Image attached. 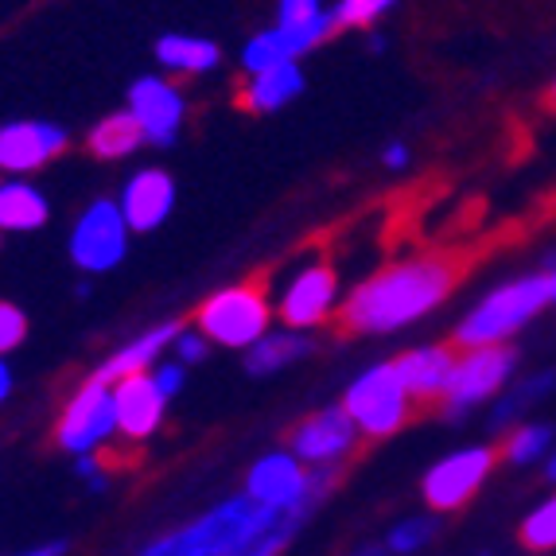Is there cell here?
<instances>
[{
  "label": "cell",
  "instance_id": "obj_39",
  "mask_svg": "<svg viewBox=\"0 0 556 556\" xmlns=\"http://www.w3.org/2000/svg\"><path fill=\"white\" fill-rule=\"evenodd\" d=\"M548 105L556 110V83H553V90H548Z\"/></svg>",
  "mask_w": 556,
  "mask_h": 556
},
{
  "label": "cell",
  "instance_id": "obj_24",
  "mask_svg": "<svg viewBox=\"0 0 556 556\" xmlns=\"http://www.w3.org/2000/svg\"><path fill=\"white\" fill-rule=\"evenodd\" d=\"M86 144H90V152L98 160H117V156L137 152L140 144H144V132H140L137 117L125 110V113H110L105 121H98L93 132L86 137Z\"/></svg>",
  "mask_w": 556,
  "mask_h": 556
},
{
  "label": "cell",
  "instance_id": "obj_15",
  "mask_svg": "<svg viewBox=\"0 0 556 556\" xmlns=\"http://www.w3.org/2000/svg\"><path fill=\"white\" fill-rule=\"evenodd\" d=\"M172 206H176V184H172V176L160 172V167L137 172V176L125 184V191H121V214H125L129 230H137V233L160 230L164 218L172 214Z\"/></svg>",
  "mask_w": 556,
  "mask_h": 556
},
{
  "label": "cell",
  "instance_id": "obj_34",
  "mask_svg": "<svg viewBox=\"0 0 556 556\" xmlns=\"http://www.w3.org/2000/svg\"><path fill=\"white\" fill-rule=\"evenodd\" d=\"M66 545L63 541H51V545H36V548H24V553H0V556H63Z\"/></svg>",
  "mask_w": 556,
  "mask_h": 556
},
{
  "label": "cell",
  "instance_id": "obj_5",
  "mask_svg": "<svg viewBox=\"0 0 556 556\" xmlns=\"http://www.w3.org/2000/svg\"><path fill=\"white\" fill-rule=\"evenodd\" d=\"M413 405L417 401L408 397V390L401 386L393 362H381L362 378H354L343 397V408L351 413L358 432L370 440H386L393 432H401L408 425V417H413Z\"/></svg>",
  "mask_w": 556,
  "mask_h": 556
},
{
  "label": "cell",
  "instance_id": "obj_22",
  "mask_svg": "<svg viewBox=\"0 0 556 556\" xmlns=\"http://www.w3.org/2000/svg\"><path fill=\"white\" fill-rule=\"evenodd\" d=\"M223 59L218 43L199 36H160L156 39V63L167 66V71H179V75H203V71H214Z\"/></svg>",
  "mask_w": 556,
  "mask_h": 556
},
{
  "label": "cell",
  "instance_id": "obj_37",
  "mask_svg": "<svg viewBox=\"0 0 556 556\" xmlns=\"http://www.w3.org/2000/svg\"><path fill=\"white\" fill-rule=\"evenodd\" d=\"M354 556H393L390 548H358Z\"/></svg>",
  "mask_w": 556,
  "mask_h": 556
},
{
  "label": "cell",
  "instance_id": "obj_19",
  "mask_svg": "<svg viewBox=\"0 0 556 556\" xmlns=\"http://www.w3.org/2000/svg\"><path fill=\"white\" fill-rule=\"evenodd\" d=\"M300 90H304V71L296 66V59L277 66H265L257 75H250V83L241 86L238 105L250 113H277L288 102H296Z\"/></svg>",
  "mask_w": 556,
  "mask_h": 556
},
{
  "label": "cell",
  "instance_id": "obj_10",
  "mask_svg": "<svg viewBox=\"0 0 556 556\" xmlns=\"http://www.w3.org/2000/svg\"><path fill=\"white\" fill-rule=\"evenodd\" d=\"M491 467H494L491 447H464V452L444 455V459L425 475V482H420L425 502L437 514L459 510V506H467V502L479 494V486L486 482Z\"/></svg>",
  "mask_w": 556,
  "mask_h": 556
},
{
  "label": "cell",
  "instance_id": "obj_8",
  "mask_svg": "<svg viewBox=\"0 0 556 556\" xmlns=\"http://www.w3.org/2000/svg\"><path fill=\"white\" fill-rule=\"evenodd\" d=\"M129 223L117 203L98 199L78 214L75 230H71V261L83 273H110L117 269L125 253H129Z\"/></svg>",
  "mask_w": 556,
  "mask_h": 556
},
{
  "label": "cell",
  "instance_id": "obj_21",
  "mask_svg": "<svg viewBox=\"0 0 556 556\" xmlns=\"http://www.w3.org/2000/svg\"><path fill=\"white\" fill-rule=\"evenodd\" d=\"M47 206L43 191L24 179H9V184H0V230L4 233H28L39 230L47 223Z\"/></svg>",
  "mask_w": 556,
  "mask_h": 556
},
{
  "label": "cell",
  "instance_id": "obj_31",
  "mask_svg": "<svg viewBox=\"0 0 556 556\" xmlns=\"http://www.w3.org/2000/svg\"><path fill=\"white\" fill-rule=\"evenodd\" d=\"M28 334V316L16 304H0V354L16 351Z\"/></svg>",
  "mask_w": 556,
  "mask_h": 556
},
{
  "label": "cell",
  "instance_id": "obj_40",
  "mask_svg": "<svg viewBox=\"0 0 556 556\" xmlns=\"http://www.w3.org/2000/svg\"><path fill=\"white\" fill-rule=\"evenodd\" d=\"M553 304H556V269H553Z\"/></svg>",
  "mask_w": 556,
  "mask_h": 556
},
{
  "label": "cell",
  "instance_id": "obj_16",
  "mask_svg": "<svg viewBox=\"0 0 556 556\" xmlns=\"http://www.w3.org/2000/svg\"><path fill=\"white\" fill-rule=\"evenodd\" d=\"M113 401H117V428L129 440H149L164 420L167 397L156 386L152 374H132L113 386Z\"/></svg>",
  "mask_w": 556,
  "mask_h": 556
},
{
  "label": "cell",
  "instance_id": "obj_9",
  "mask_svg": "<svg viewBox=\"0 0 556 556\" xmlns=\"http://www.w3.org/2000/svg\"><path fill=\"white\" fill-rule=\"evenodd\" d=\"M113 432H117L113 386H105L98 378L83 381V390L71 397L63 420H59V447L71 455H93Z\"/></svg>",
  "mask_w": 556,
  "mask_h": 556
},
{
  "label": "cell",
  "instance_id": "obj_25",
  "mask_svg": "<svg viewBox=\"0 0 556 556\" xmlns=\"http://www.w3.org/2000/svg\"><path fill=\"white\" fill-rule=\"evenodd\" d=\"M553 390H556V370L529 374L526 381H518L514 390H506L498 397V405H494V413H491V428H510L529 405H538V401L548 397Z\"/></svg>",
  "mask_w": 556,
  "mask_h": 556
},
{
  "label": "cell",
  "instance_id": "obj_17",
  "mask_svg": "<svg viewBox=\"0 0 556 556\" xmlns=\"http://www.w3.org/2000/svg\"><path fill=\"white\" fill-rule=\"evenodd\" d=\"M184 334V327L176 324V319H167V324H156L152 331L137 334L129 346H121L117 354H110V358L93 370V378L105 381V386H117L121 378H132V374H149L152 366L160 362V354L167 351V346H176V339Z\"/></svg>",
  "mask_w": 556,
  "mask_h": 556
},
{
  "label": "cell",
  "instance_id": "obj_30",
  "mask_svg": "<svg viewBox=\"0 0 556 556\" xmlns=\"http://www.w3.org/2000/svg\"><path fill=\"white\" fill-rule=\"evenodd\" d=\"M393 4H397V0H339V9H331V12H334V20H339V28H366V24L386 16Z\"/></svg>",
  "mask_w": 556,
  "mask_h": 556
},
{
  "label": "cell",
  "instance_id": "obj_38",
  "mask_svg": "<svg viewBox=\"0 0 556 556\" xmlns=\"http://www.w3.org/2000/svg\"><path fill=\"white\" fill-rule=\"evenodd\" d=\"M545 475H548V482H556V452L548 455V467H545Z\"/></svg>",
  "mask_w": 556,
  "mask_h": 556
},
{
  "label": "cell",
  "instance_id": "obj_26",
  "mask_svg": "<svg viewBox=\"0 0 556 556\" xmlns=\"http://www.w3.org/2000/svg\"><path fill=\"white\" fill-rule=\"evenodd\" d=\"M296 55H300V47L288 31H280V28L257 31L250 43L241 47V71H245V75H257L265 66L288 63V59H296Z\"/></svg>",
  "mask_w": 556,
  "mask_h": 556
},
{
  "label": "cell",
  "instance_id": "obj_4",
  "mask_svg": "<svg viewBox=\"0 0 556 556\" xmlns=\"http://www.w3.org/2000/svg\"><path fill=\"white\" fill-rule=\"evenodd\" d=\"M269 292L265 280L250 277L241 285H230L223 292H214L203 307H199V331L218 346H245L250 351L261 334L269 331Z\"/></svg>",
  "mask_w": 556,
  "mask_h": 556
},
{
  "label": "cell",
  "instance_id": "obj_32",
  "mask_svg": "<svg viewBox=\"0 0 556 556\" xmlns=\"http://www.w3.org/2000/svg\"><path fill=\"white\" fill-rule=\"evenodd\" d=\"M152 378H156V386L164 390V397L172 401L184 390V362H160L156 370H152Z\"/></svg>",
  "mask_w": 556,
  "mask_h": 556
},
{
  "label": "cell",
  "instance_id": "obj_41",
  "mask_svg": "<svg viewBox=\"0 0 556 556\" xmlns=\"http://www.w3.org/2000/svg\"><path fill=\"white\" fill-rule=\"evenodd\" d=\"M482 556H486V553H482Z\"/></svg>",
  "mask_w": 556,
  "mask_h": 556
},
{
  "label": "cell",
  "instance_id": "obj_27",
  "mask_svg": "<svg viewBox=\"0 0 556 556\" xmlns=\"http://www.w3.org/2000/svg\"><path fill=\"white\" fill-rule=\"evenodd\" d=\"M548 444H553V428L548 425H521L506 437L502 455H506V464L529 467V464H538L541 455L548 452Z\"/></svg>",
  "mask_w": 556,
  "mask_h": 556
},
{
  "label": "cell",
  "instance_id": "obj_23",
  "mask_svg": "<svg viewBox=\"0 0 556 556\" xmlns=\"http://www.w3.org/2000/svg\"><path fill=\"white\" fill-rule=\"evenodd\" d=\"M307 351H312V339H304V334H296V331L261 334L257 343L245 351V370L265 378V374H277V370H285V366H292L296 358H304Z\"/></svg>",
  "mask_w": 556,
  "mask_h": 556
},
{
  "label": "cell",
  "instance_id": "obj_6",
  "mask_svg": "<svg viewBox=\"0 0 556 556\" xmlns=\"http://www.w3.org/2000/svg\"><path fill=\"white\" fill-rule=\"evenodd\" d=\"M334 479H339V464L304 467V459H296L292 452H269L250 467L245 494L273 510H292L312 494H331Z\"/></svg>",
  "mask_w": 556,
  "mask_h": 556
},
{
  "label": "cell",
  "instance_id": "obj_12",
  "mask_svg": "<svg viewBox=\"0 0 556 556\" xmlns=\"http://www.w3.org/2000/svg\"><path fill=\"white\" fill-rule=\"evenodd\" d=\"M129 113L137 117L140 132H144V144L167 149V144H176L179 129H184L187 102L167 78L149 75L129 86Z\"/></svg>",
  "mask_w": 556,
  "mask_h": 556
},
{
  "label": "cell",
  "instance_id": "obj_7",
  "mask_svg": "<svg viewBox=\"0 0 556 556\" xmlns=\"http://www.w3.org/2000/svg\"><path fill=\"white\" fill-rule=\"evenodd\" d=\"M518 370V351L514 346H471L455 358L452 378L444 386V413L447 417H464L471 413L479 401L494 397V393L510 381V374Z\"/></svg>",
  "mask_w": 556,
  "mask_h": 556
},
{
  "label": "cell",
  "instance_id": "obj_36",
  "mask_svg": "<svg viewBox=\"0 0 556 556\" xmlns=\"http://www.w3.org/2000/svg\"><path fill=\"white\" fill-rule=\"evenodd\" d=\"M9 393H12V370H9V362H4V354H0V405H4Z\"/></svg>",
  "mask_w": 556,
  "mask_h": 556
},
{
  "label": "cell",
  "instance_id": "obj_14",
  "mask_svg": "<svg viewBox=\"0 0 556 556\" xmlns=\"http://www.w3.org/2000/svg\"><path fill=\"white\" fill-rule=\"evenodd\" d=\"M66 149V129L51 121H12L0 129V172L28 176Z\"/></svg>",
  "mask_w": 556,
  "mask_h": 556
},
{
  "label": "cell",
  "instance_id": "obj_29",
  "mask_svg": "<svg viewBox=\"0 0 556 556\" xmlns=\"http://www.w3.org/2000/svg\"><path fill=\"white\" fill-rule=\"evenodd\" d=\"M432 538H437V518H408L390 529L386 548H390L393 556H408V553H417V548H425Z\"/></svg>",
  "mask_w": 556,
  "mask_h": 556
},
{
  "label": "cell",
  "instance_id": "obj_3",
  "mask_svg": "<svg viewBox=\"0 0 556 556\" xmlns=\"http://www.w3.org/2000/svg\"><path fill=\"white\" fill-rule=\"evenodd\" d=\"M273 506H261L250 494L226 498L223 506L206 510L203 518L187 521L184 529L152 541L140 556H230L245 538H253L273 518Z\"/></svg>",
  "mask_w": 556,
  "mask_h": 556
},
{
  "label": "cell",
  "instance_id": "obj_28",
  "mask_svg": "<svg viewBox=\"0 0 556 556\" xmlns=\"http://www.w3.org/2000/svg\"><path fill=\"white\" fill-rule=\"evenodd\" d=\"M521 545L533 548V553H553L556 548V494L521 521Z\"/></svg>",
  "mask_w": 556,
  "mask_h": 556
},
{
  "label": "cell",
  "instance_id": "obj_18",
  "mask_svg": "<svg viewBox=\"0 0 556 556\" xmlns=\"http://www.w3.org/2000/svg\"><path fill=\"white\" fill-rule=\"evenodd\" d=\"M455 358L459 354L452 346H417V351H405L401 358H393V370H397L408 397L432 401V397H444V386L452 378Z\"/></svg>",
  "mask_w": 556,
  "mask_h": 556
},
{
  "label": "cell",
  "instance_id": "obj_1",
  "mask_svg": "<svg viewBox=\"0 0 556 556\" xmlns=\"http://www.w3.org/2000/svg\"><path fill=\"white\" fill-rule=\"evenodd\" d=\"M464 261L447 253H428V257L397 261L381 269L366 285L351 292V300L339 312V324L351 334H390L401 327L417 324L432 307L452 296Z\"/></svg>",
  "mask_w": 556,
  "mask_h": 556
},
{
  "label": "cell",
  "instance_id": "obj_13",
  "mask_svg": "<svg viewBox=\"0 0 556 556\" xmlns=\"http://www.w3.org/2000/svg\"><path fill=\"white\" fill-rule=\"evenodd\" d=\"M334 292H339V277L327 261H312L296 277L288 280L285 296H280V319H285L292 331H304V327H316L331 316Z\"/></svg>",
  "mask_w": 556,
  "mask_h": 556
},
{
  "label": "cell",
  "instance_id": "obj_33",
  "mask_svg": "<svg viewBox=\"0 0 556 556\" xmlns=\"http://www.w3.org/2000/svg\"><path fill=\"white\" fill-rule=\"evenodd\" d=\"M176 351H179V362H203L206 351H211V339H206V334L184 331L176 339Z\"/></svg>",
  "mask_w": 556,
  "mask_h": 556
},
{
  "label": "cell",
  "instance_id": "obj_2",
  "mask_svg": "<svg viewBox=\"0 0 556 556\" xmlns=\"http://www.w3.org/2000/svg\"><path fill=\"white\" fill-rule=\"evenodd\" d=\"M548 304H553V273H529V277L506 280L459 319L455 346H464V351H471V346H502L510 334L533 324Z\"/></svg>",
  "mask_w": 556,
  "mask_h": 556
},
{
  "label": "cell",
  "instance_id": "obj_20",
  "mask_svg": "<svg viewBox=\"0 0 556 556\" xmlns=\"http://www.w3.org/2000/svg\"><path fill=\"white\" fill-rule=\"evenodd\" d=\"M277 28L296 39L300 51H312L339 28V20L324 9V0H277Z\"/></svg>",
  "mask_w": 556,
  "mask_h": 556
},
{
  "label": "cell",
  "instance_id": "obj_35",
  "mask_svg": "<svg viewBox=\"0 0 556 556\" xmlns=\"http://www.w3.org/2000/svg\"><path fill=\"white\" fill-rule=\"evenodd\" d=\"M405 164H408L405 144H390V149H386V167H405Z\"/></svg>",
  "mask_w": 556,
  "mask_h": 556
},
{
  "label": "cell",
  "instance_id": "obj_11",
  "mask_svg": "<svg viewBox=\"0 0 556 556\" xmlns=\"http://www.w3.org/2000/svg\"><path fill=\"white\" fill-rule=\"evenodd\" d=\"M358 437L362 432L351 420V413L343 405H331L312 413L307 420H300L292 428L288 444H292V455L304 459L307 467H327V464H343L346 455L354 452V444H358Z\"/></svg>",
  "mask_w": 556,
  "mask_h": 556
}]
</instances>
